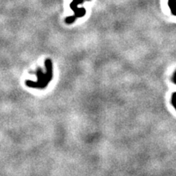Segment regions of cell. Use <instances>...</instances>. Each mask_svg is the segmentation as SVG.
<instances>
[{"mask_svg":"<svg viewBox=\"0 0 176 176\" xmlns=\"http://www.w3.org/2000/svg\"><path fill=\"white\" fill-rule=\"evenodd\" d=\"M84 3V0H74L71 3H70V8L74 11V16L77 18H81L84 17L86 15V9L84 8H79L78 6V4H82Z\"/></svg>","mask_w":176,"mask_h":176,"instance_id":"cell-2","label":"cell"},{"mask_svg":"<svg viewBox=\"0 0 176 176\" xmlns=\"http://www.w3.org/2000/svg\"><path fill=\"white\" fill-rule=\"evenodd\" d=\"M87 1H90V0H87Z\"/></svg>","mask_w":176,"mask_h":176,"instance_id":"cell-6","label":"cell"},{"mask_svg":"<svg viewBox=\"0 0 176 176\" xmlns=\"http://www.w3.org/2000/svg\"><path fill=\"white\" fill-rule=\"evenodd\" d=\"M171 103H172V105L174 106V108L176 110V92H175L174 94L172 95Z\"/></svg>","mask_w":176,"mask_h":176,"instance_id":"cell-4","label":"cell"},{"mask_svg":"<svg viewBox=\"0 0 176 176\" xmlns=\"http://www.w3.org/2000/svg\"><path fill=\"white\" fill-rule=\"evenodd\" d=\"M172 80H173L174 83H175V84H176V71H175V74H174V76H173V78H172Z\"/></svg>","mask_w":176,"mask_h":176,"instance_id":"cell-5","label":"cell"},{"mask_svg":"<svg viewBox=\"0 0 176 176\" xmlns=\"http://www.w3.org/2000/svg\"><path fill=\"white\" fill-rule=\"evenodd\" d=\"M76 18H77V17H75V16L66 17L65 19V22L66 24H68V25H71L72 23H74V21H75V19H76Z\"/></svg>","mask_w":176,"mask_h":176,"instance_id":"cell-3","label":"cell"},{"mask_svg":"<svg viewBox=\"0 0 176 176\" xmlns=\"http://www.w3.org/2000/svg\"><path fill=\"white\" fill-rule=\"evenodd\" d=\"M46 73L42 72L41 69H38L36 72L37 76V82H32V81H26V85L32 88H38V89H43L47 86V84L51 82L53 77V66L52 62L50 59H47L45 61Z\"/></svg>","mask_w":176,"mask_h":176,"instance_id":"cell-1","label":"cell"}]
</instances>
